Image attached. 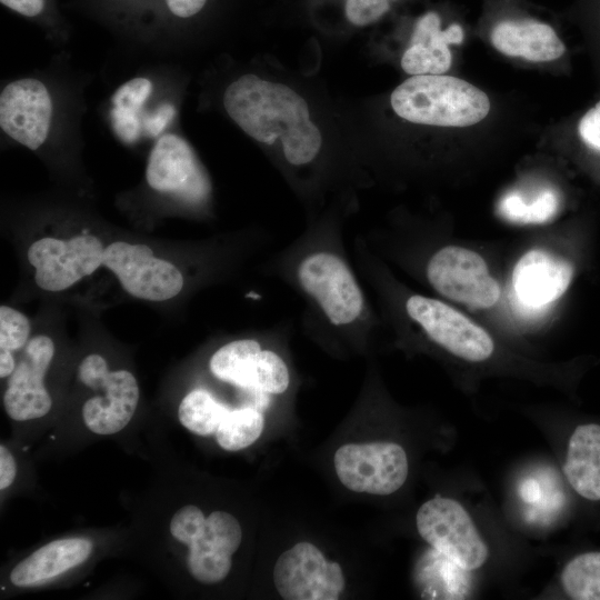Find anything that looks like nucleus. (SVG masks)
Returning a JSON list of instances; mask_svg holds the SVG:
<instances>
[{"label":"nucleus","mask_w":600,"mask_h":600,"mask_svg":"<svg viewBox=\"0 0 600 600\" xmlns=\"http://www.w3.org/2000/svg\"><path fill=\"white\" fill-rule=\"evenodd\" d=\"M92 551L86 538H64L51 541L21 560L10 572L17 587L33 586L54 578L84 562Z\"/></svg>","instance_id":"obj_19"},{"label":"nucleus","mask_w":600,"mask_h":600,"mask_svg":"<svg viewBox=\"0 0 600 600\" xmlns=\"http://www.w3.org/2000/svg\"><path fill=\"white\" fill-rule=\"evenodd\" d=\"M138 112L113 107L110 112L111 123L118 137L126 142H133L140 133Z\"/></svg>","instance_id":"obj_28"},{"label":"nucleus","mask_w":600,"mask_h":600,"mask_svg":"<svg viewBox=\"0 0 600 600\" xmlns=\"http://www.w3.org/2000/svg\"><path fill=\"white\" fill-rule=\"evenodd\" d=\"M426 281L443 297L476 308H489L500 297L498 282L477 252L446 246L434 250L423 264Z\"/></svg>","instance_id":"obj_7"},{"label":"nucleus","mask_w":600,"mask_h":600,"mask_svg":"<svg viewBox=\"0 0 600 600\" xmlns=\"http://www.w3.org/2000/svg\"><path fill=\"white\" fill-rule=\"evenodd\" d=\"M394 112L414 123L469 127L490 110L487 94L473 84L450 76H412L392 92Z\"/></svg>","instance_id":"obj_3"},{"label":"nucleus","mask_w":600,"mask_h":600,"mask_svg":"<svg viewBox=\"0 0 600 600\" xmlns=\"http://www.w3.org/2000/svg\"><path fill=\"white\" fill-rule=\"evenodd\" d=\"M578 132L584 143L600 151V101L581 118Z\"/></svg>","instance_id":"obj_29"},{"label":"nucleus","mask_w":600,"mask_h":600,"mask_svg":"<svg viewBox=\"0 0 600 600\" xmlns=\"http://www.w3.org/2000/svg\"><path fill=\"white\" fill-rule=\"evenodd\" d=\"M30 334L28 318L8 306L0 307V349L18 350L27 344Z\"/></svg>","instance_id":"obj_25"},{"label":"nucleus","mask_w":600,"mask_h":600,"mask_svg":"<svg viewBox=\"0 0 600 600\" xmlns=\"http://www.w3.org/2000/svg\"><path fill=\"white\" fill-rule=\"evenodd\" d=\"M563 471L579 496L590 501L600 500V424H580L574 429Z\"/></svg>","instance_id":"obj_20"},{"label":"nucleus","mask_w":600,"mask_h":600,"mask_svg":"<svg viewBox=\"0 0 600 600\" xmlns=\"http://www.w3.org/2000/svg\"><path fill=\"white\" fill-rule=\"evenodd\" d=\"M1 3L11 10L26 16L36 17L44 8V0H0Z\"/></svg>","instance_id":"obj_33"},{"label":"nucleus","mask_w":600,"mask_h":600,"mask_svg":"<svg viewBox=\"0 0 600 600\" xmlns=\"http://www.w3.org/2000/svg\"><path fill=\"white\" fill-rule=\"evenodd\" d=\"M78 376L84 386L104 390L103 397H92L82 407L88 429L102 436L122 430L130 422L139 401L134 376L127 370L109 371L107 361L94 353L81 361Z\"/></svg>","instance_id":"obj_8"},{"label":"nucleus","mask_w":600,"mask_h":600,"mask_svg":"<svg viewBox=\"0 0 600 600\" xmlns=\"http://www.w3.org/2000/svg\"><path fill=\"white\" fill-rule=\"evenodd\" d=\"M491 42L506 56L532 62L552 61L566 51L552 27L536 20L501 21L491 31Z\"/></svg>","instance_id":"obj_18"},{"label":"nucleus","mask_w":600,"mask_h":600,"mask_svg":"<svg viewBox=\"0 0 600 600\" xmlns=\"http://www.w3.org/2000/svg\"><path fill=\"white\" fill-rule=\"evenodd\" d=\"M261 271L301 298V329L324 347L362 350L378 328L339 217L310 222Z\"/></svg>","instance_id":"obj_1"},{"label":"nucleus","mask_w":600,"mask_h":600,"mask_svg":"<svg viewBox=\"0 0 600 600\" xmlns=\"http://www.w3.org/2000/svg\"><path fill=\"white\" fill-rule=\"evenodd\" d=\"M263 426L264 418L261 410L240 406L230 409L226 414L216 431V439L224 450H242L260 437Z\"/></svg>","instance_id":"obj_23"},{"label":"nucleus","mask_w":600,"mask_h":600,"mask_svg":"<svg viewBox=\"0 0 600 600\" xmlns=\"http://www.w3.org/2000/svg\"><path fill=\"white\" fill-rule=\"evenodd\" d=\"M103 266L117 276L128 293L143 300L171 299L184 286L181 271L173 263L154 257L146 244L113 242L104 249Z\"/></svg>","instance_id":"obj_11"},{"label":"nucleus","mask_w":600,"mask_h":600,"mask_svg":"<svg viewBox=\"0 0 600 600\" xmlns=\"http://www.w3.org/2000/svg\"><path fill=\"white\" fill-rule=\"evenodd\" d=\"M398 309L410 328L456 357L472 362L488 359L494 349L491 337L449 304L418 293L398 297Z\"/></svg>","instance_id":"obj_5"},{"label":"nucleus","mask_w":600,"mask_h":600,"mask_svg":"<svg viewBox=\"0 0 600 600\" xmlns=\"http://www.w3.org/2000/svg\"><path fill=\"white\" fill-rule=\"evenodd\" d=\"M176 113L172 104L163 103L143 121L144 130L150 137H157L171 121Z\"/></svg>","instance_id":"obj_30"},{"label":"nucleus","mask_w":600,"mask_h":600,"mask_svg":"<svg viewBox=\"0 0 600 600\" xmlns=\"http://www.w3.org/2000/svg\"><path fill=\"white\" fill-rule=\"evenodd\" d=\"M223 106L254 140L271 146L280 139L289 164L307 166L318 157L320 130L310 120L306 100L289 87L244 74L227 88Z\"/></svg>","instance_id":"obj_2"},{"label":"nucleus","mask_w":600,"mask_h":600,"mask_svg":"<svg viewBox=\"0 0 600 600\" xmlns=\"http://www.w3.org/2000/svg\"><path fill=\"white\" fill-rule=\"evenodd\" d=\"M230 407L206 389H194L181 400L178 417L181 424L199 436L216 433Z\"/></svg>","instance_id":"obj_22"},{"label":"nucleus","mask_w":600,"mask_h":600,"mask_svg":"<svg viewBox=\"0 0 600 600\" xmlns=\"http://www.w3.org/2000/svg\"><path fill=\"white\" fill-rule=\"evenodd\" d=\"M388 1H396V0H388Z\"/></svg>","instance_id":"obj_35"},{"label":"nucleus","mask_w":600,"mask_h":600,"mask_svg":"<svg viewBox=\"0 0 600 600\" xmlns=\"http://www.w3.org/2000/svg\"><path fill=\"white\" fill-rule=\"evenodd\" d=\"M101 241L89 234L69 240L42 238L28 250V260L36 269V283L47 291H62L103 264Z\"/></svg>","instance_id":"obj_12"},{"label":"nucleus","mask_w":600,"mask_h":600,"mask_svg":"<svg viewBox=\"0 0 600 600\" xmlns=\"http://www.w3.org/2000/svg\"><path fill=\"white\" fill-rule=\"evenodd\" d=\"M52 102L46 86L26 78L6 86L0 94V126L13 140L36 150L46 141Z\"/></svg>","instance_id":"obj_15"},{"label":"nucleus","mask_w":600,"mask_h":600,"mask_svg":"<svg viewBox=\"0 0 600 600\" xmlns=\"http://www.w3.org/2000/svg\"><path fill=\"white\" fill-rule=\"evenodd\" d=\"M171 13L179 18H189L197 14L207 0H166Z\"/></svg>","instance_id":"obj_32"},{"label":"nucleus","mask_w":600,"mask_h":600,"mask_svg":"<svg viewBox=\"0 0 600 600\" xmlns=\"http://www.w3.org/2000/svg\"><path fill=\"white\" fill-rule=\"evenodd\" d=\"M273 583L286 600H337L344 587L341 567L329 562L310 542H298L281 553Z\"/></svg>","instance_id":"obj_13"},{"label":"nucleus","mask_w":600,"mask_h":600,"mask_svg":"<svg viewBox=\"0 0 600 600\" xmlns=\"http://www.w3.org/2000/svg\"><path fill=\"white\" fill-rule=\"evenodd\" d=\"M53 354V341L47 336H37L27 342L23 357L9 376L3 394V407L11 419L27 421L50 411L52 400L43 379Z\"/></svg>","instance_id":"obj_14"},{"label":"nucleus","mask_w":600,"mask_h":600,"mask_svg":"<svg viewBox=\"0 0 600 600\" xmlns=\"http://www.w3.org/2000/svg\"><path fill=\"white\" fill-rule=\"evenodd\" d=\"M421 538L467 570L480 568L488 547L466 509L456 500L436 497L424 502L416 517Z\"/></svg>","instance_id":"obj_6"},{"label":"nucleus","mask_w":600,"mask_h":600,"mask_svg":"<svg viewBox=\"0 0 600 600\" xmlns=\"http://www.w3.org/2000/svg\"><path fill=\"white\" fill-rule=\"evenodd\" d=\"M148 184L174 194L189 206L204 208L211 197L209 174L192 147L181 137L167 133L153 146L146 169Z\"/></svg>","instance_id":"obj_10"},{"label":"nucleus","mask_w":600,"mask_h":600,"mask_svg":"<svg viewBox=\"0 0 600 600\" xmlns=\"http://www.w3.org/2000/svg\"><path fill=\"white\" fill-rule=\"evenodd\" d=\"M559 210V196L551 188L532 193L522 190L507 192L498 203V214L517 224H540L550 221Z\"/></svg>","instance_id":"obj_21"},{"label":"nucleus","mask_w":600,"mask_h":600,"mask_svg":"<svg viewBox=\"0 0 600 600\" xmlns=\"http://www.w3.org/2000/svg\"><path fill=\"white\" fill-rule=\"evenodd\" d=\"M572 274L573 268L569 261L546 250H530L514 267V296L522 306L539 309L564 293Z\"/></svg>","instance_id":"obj_16"},{"label":"nucleus","mask_w":600,"mask_h":600,"mask_svg":"<svg viewBox=\"0 0 600 600\" xmlns=\"http://www.w3.org/2000/svg\"><path fill=\"white\" fill-rule=\"evenodd\" d=\"M440 22L436 12H428L417 21L410 46L401 59V67L407 73L443 74L451 67L449 44L461 43L463 31L457 23L441 30Z\"/></svg>","instance_id":"obj_17"},{"label":"nucleus","mask_w":600,"mask_h":600,"mask_svg":"<svg viewBox=\"0 0 600 600\" xmlns=\"http://www.w3.org/2000/svg\"><path fill=\"white\" fill-rule=\"evenodd\" d=\"M17 467L12 453L3 446H0V489L11 486L16 478Z\"/></svg>","instance_id":"obj_31"},{"label":"nucleus","mask_w":600,"mask_h":600,"mask_svg":"<svg viewBox=\"0 0 600 600\" xmlns=\"http://www.w3.org/2000/svg\"><path fill=\"white\" fill-rule=\"evenodd\" d=\"M173 538L189 547L187 564L191 576L201 583L223 580L231 569V556L242 540L238 520L224 511H213L207 518L196 506L180 508L171 518Z\"/></svg>","instance_id":"obj_4"},{"label":"nucleus","mask_w":600,"mask_h":600,"mask_svg":"<svg viewBox=\"0 0 600 600\" xmlns=\"http://www.w3.org/2000/svg\"><path fill=\"white\" fill-rule=\"evenodd\" d=\"M152 91L147 78H134L119 87L111 97L113 107L139 111Z\"/></svg>","instance_id":"obj_26"},{"label":"nucleus","mask_w":600,"mask_h":600,"mask_svg":"<svg viewBox=\"0 0 600 600\" xmlns=\"http://www.w3.org/2000/svg\"><path fill=\"white\" fill-rule=\"evenodd\" d=\"M336 473L354 492L388 496L400 489L408 477V458L394 442L349 443L334 453Z\"/></svg>","instance_id":"obj_9"},{"label":"nucleus","mask_w":600,"mask_h":600,"mask_svg":"<svg viewBox=\"0 0 600 600\" xmlns=\"http://www.w3.org/2000/svg\"><path fill=\"white\" fill-rule=\"evenodd\" d=\"M14 369L16 362L11 351L0 349V377H9Z\"/></svg>","instance_id":"obj_34"},{"label":"nucleus","mask_w":600,"mask_h":600,"mask_svg":"<svg viewBox=\"0 0 600 600\" xmlns=\"http://www.w3.org/2000/svg\"><path fill=\"white\" fill-rule=\"evenodd\" d=\"M561 583L571 599L600 600V551L571 559L561 573Z\"/></svg>","instance_id":"obj_24"},{"label":"nucleus","mask_w":600,"mask_h":600,"mask_svg":"<svg viewBox=\"0 0 600 600\" xmlns=\"http://www.w3.org/2000/svg\"><path fill=\"white\" fill-rule=\"evenodd\" d=\"M390 9L388 0H347L346 16L358 27L370 24L380 19Z\"/></svg>","instance_id":"obj_27"}]
</instances>
